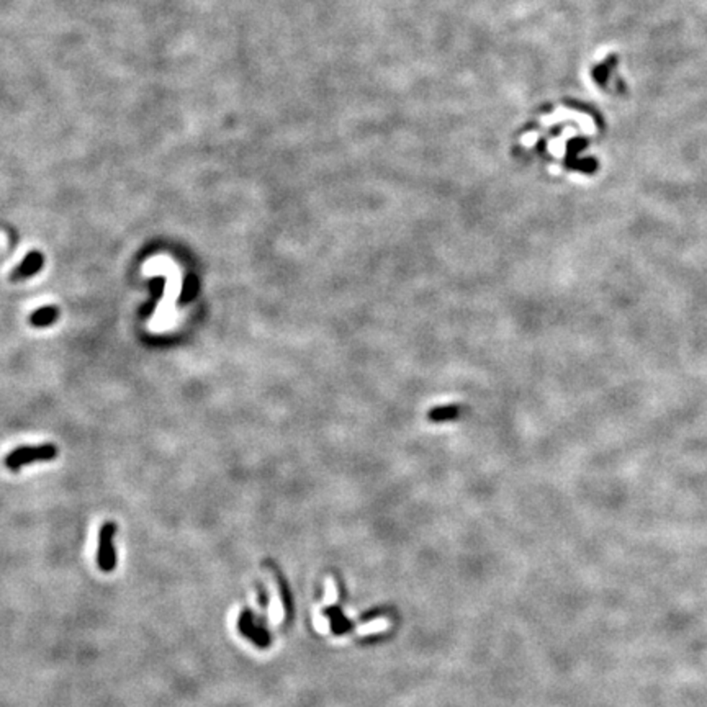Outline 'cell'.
<instances>
[{
  "label": "cell",
  "instance_id": "3",
  "mask_svg": "<svg viewBox=\"0 0 707 707\" xmlns=\"http://www.w3.org/2000/svg\"><path fill=\"white\" fill-rule=\"evenodd\" d=\"M238 629L246 639L252 640V644H256L257 646L269 645V633L262 627V624L254 618V612L251 609H246L241 612Z\"/></svg>",
  "mask_w": 707,
  "mask_h": 707
},
{
  "label": "cell",
  "instance_id": "4",
  "mask_svg": "<svg viewBox=\"0 0 707 707\" xmlns=\"http://www.w3.org/2000/svg\"><path fill=\"white\" fill-rule=\"evenodd\" d=\"M43 264H45L43 254L38 251H32L23 257V261H21L19 265H17V269L12 272L10 279L14 280V282H20V280L33 277L34 274L40 272L43 269Z\"/></svg>",
  "mask_w": 707,
  "mask_h": 707
},
{
  "label": "cell",
  "instance_id": "6",
  "mask_svg": "<svg viewBox=\"0 0 707 707\" xmlns=\"http://www.w3.org/2000/svg\"><path fill=\"white\" fill-rule=\"evenodd\" d=\"M390 626H391V620H390V619H387V618H378V619L370 620V622L360 624V626L357 627L356 635H359V637L372 635V633H378V632L387 631V629L390 627Z\"/></svg>",
  "mask_w": 707,
  "mask_h": 707
},
{
  "label": "cell",
  "instance_id": "9",
  "mask_svg": "<svg viewBox=\"0 0 707 707\" xmlns=\"http://www.w3.org/2000/svg\"><path fill=\"white\" fill-rule=\"evenodd\" d=\"M454 415H457V408L447 406V408L435 409L434 413H431V417H434V421H441V420H444V417H446V420H450V417H454Z\"/></svg>",
  "mask_w": 707,
  "mask_h": 707
},
{
  "label": "cell",
  "instance_id": "8",
  "mask_svg": "<svg viewBox=\"0 0 707 707\" xmlns=\"http://www.w3.org/2000/svg\"><path fill=\"white\" fill-rule=\"evenodd\" d=\"M338 601V588H336V581L333 576H327L326 578V594H325V606H331Z\"/></svg>",
  "mask_w": 707,
  "mask_h": 707
},
{
  "label": "cell",
  "instance_id": "5",
  "mask_svg": "<svg viewBox=\"0 0 707 707\" xmlns=\"http://www.w3.org/2000/svg\"><path fill=\"white\" fill-rule=\"evenodd\" d=\"M59 318V309L56 306H43V308L33 312L32 316H30V323L36 327H45L53 325V323Z\"/></svg>",
  "mask_w": 707,
  "mask_h": 707
},
{
  "label": "cell",
  "instance_id": "7",
  "mask_svg": "<svg viewBox=\"0 0 707 707\" xmlns=\"http://www.w3.org/2000/svg\"><path fill=\"white\" fill-rule=\"evenodd\" d=\"M197 292H198V280L195 275L188 274L187 279H185V282H184V290H182V295H180V301H182V303H188V301H191L193 296L197 295Z\"/></svg>",
  "mask_w": 707,
  "mask_h": 707
},
{
  "label": "cell",
  "instance_id": "1",
  "mask_svg": "<svg viewBox=\"0 0 707 707\" xmlns=\"http://www.w3.org/2000/svg\"><path fill=\"white\" fill-rule=\"evenodd\" d=\"M56 455H58V447L50 442L41 444V446H21L8 452L6 457V467L10 470H19L25 467V465L50 462Z\"/></svg>",
  "mask_w": 707,
  "mask_h": 707
},
{
  "label": "cell",
  "instance_id": "10",
  "mask_svg": "<svg viewBox=\"0 0 707 707\" xmlns=\"http://www.w3.org/2000/svg\"><path fill=\"white\" fill-rule=\"evenodd\" d=\"M314 620H316V627H318V631H320L321 633L329 632V620H327L326 618H323L321 614H316V618H314Z\"/></svg>",
  "mask_w": 707,
  "mask_h": 707
},
{
  "label": "cell",
  "instance_id": "2",
  "mask_svg": "<svg viewBox=\"0 0 707 707\" xmlns=\"http://www.w3.org/2000/svg\"><path fill=\"white\" fill-rule=\"evenodd\" d=\"M116 534V524L113 521H107L100 527L98 534V552H97V563L102 572L110 573L116 567V552L113 545V537Z\"/></svg>",
  "mask_w": 707,
  "mask_h": 707
}]
</instances>
